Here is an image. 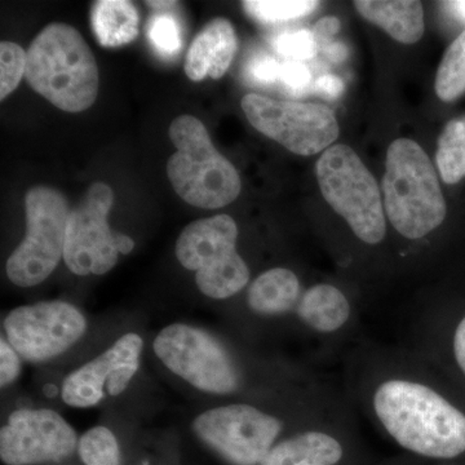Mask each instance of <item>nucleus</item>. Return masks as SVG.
Masks as SVG:
<instances>
[{
	"label": "nucleus",
	"instance_id": "obj_1",
	"mask_svg": "<svg viewBox=\"0 0 465 465\" xmlns=\"http://www.w3.org/2000/svg\"><path fill=\"white\" fill-rule=\"evenodd\" d=\"M376 416L407 451L430 459L465 452V415L420 382L388 381L375 391Z\"/></svg>",
	"mask_w": 465,
	"mask_h": 465
},
{
	"label": "nucleus",
	"instance_id": "obj_2",
	"mask_svg": "<svg viewBox=\"0 0 465 465\" xmlns=\"http://www.w3.org/2000/svg\"><path fill=\"white\" fill-rule=\"evenodd\" d=\"M26 81L64 112L90 109L99 94V66L82 34L66 24H50L26 52Z\"/></svg>",
	"mask_w": 465,
	"mask_h": 465
},
{
	"label": "nucleus",
	"instance_id": "obj_3",
	"mask_svg": "<svg viewBox=\"0 0 465 465\" xmlns=\"http://www.w3.org/2000/svg\"><path fill=\"white\" fill-rule=\"evenodd\" d=\"M382 194L391 224L409 240L430 234L448 213L432 162L414 140L397 139L391 143Z\"/></svg>",
	"mask_w": 465,
	"mask_h": 465
},
{
	"label": "nucleus",
	"instance_id": "obj_4",
	"mask_svg": "<svg viewBox=\"0 0 465 465\" xmlns=\"http://www.w3.org/2000/svg\"><path fill=\"white\" fill-rule=\"evenodd\" d=\"M170 137L177 152L168 159L167 174L179 197L206 210L237 200L242 191L240 174L213 146L200 119L192 115L174 119Z\"/></svg>",
	"mask_w": 465,
	"mask_h": 465
},
{
	"label": "nucleus",
	"instance_id": "obj_5",
	"mask_svg": "<svg viewBox=\"0 0 465 465\" xmlns=\"http://www.w3.org/2000/svg\"><path fill=\"white\" fill-rule=\"evenodd\" d=\"M316 174L324 200L354 234L365 243H381L387 232L381 192L356 152L344 143L324 150Z\"/></svg>",
	"mask_w": 465,
	"mask_h": 465
},
{
	"label": "nucleus",
	"instance_id": "obj_6",
	"mask_svg": "<svg viewBox=\"0 0 465 465\" xmlns=\"http://www.w3.org/2000/svg\"><path fill=\"white\" fill-rule=\"evenodd\" d=\"M238 228L228 215L197 220L186 226L176 242V258L211 299L232 298L247 286L250 269L237 252Z\"/></svg>",
	"mask_w": 465,
	"mask_h": 465
},
{
	"label": "nucleus",
	"instance_id": "obj_7",
	"mask_svg": "<svg viewBox=\"0 0 465 465\" xmlns=\"http://www.w3.org/2000/svg\"><path fill=\"white\" fill-rule=\"evenodd\" d=\"M26 235L7 262L12 283L32 287L42 283L56 269L65 251L70 211L56 189L34 186L25 197Z\"/></svg>",
	"mask_w": 465,
	"mask_h": 465
},
{
	"label": "nucleus",
	"instance_id": "obj_8",
	"mask_svg": "<svg viewBox=\"0 0 465 465\" xmlns=\"http://www.w3.org/2000/svg\"><path fill=\"white\" fill-rule=\"evenodd\" d=\"M155 354L170 371L202 391L231 394L240 387V372L216 338L189 324L164 327L155 338Z\"/></svg>",
	"mask_w": 465,
	"mask_h": 465
},
{
	"label": "nucleus",
	"instance_id": "obj_9",
	"mask_svg": "<svg viewBox=\"0 0 465 465\" xmlns=\"http://www.w3.org/2000/svg\"><path fill=\"white\" fill-rule=\"evenodd\" d=\"M242 109L259 133L299 155H314L331 148L339 137L335 113L321 104L269 99L249 94Z\"/></svg>",
	"mask_w": 465,
	"mask_h": 465
},
{
	"label": "nucleus",
	"instance_id": "obj_10",
	"mask_svg": "<svg viewBox=\"0 0 465 465\" xmlns=\"http://www.w3.org/2000/svg\"><path fill=\"white\" fill-rule=\"evenodd\" d=\"M202 442L232 465H260L275 445L280 419L243 403L216 407L193 421Z\"/></svg>",
	"mask_w": 465,
	"mask_h": 465
},
{
	"label": "nucleus",
	"instance_id": "obj_11",
	"mask_svg": "<svg viewBox=\"0 0 465 465\" xmlns=\"http://www.w3.org/2000/svg\"><path fill=\"white\" fill-rule=\"evenodd\" d=\"M85 330L84 314L60 300L18 307L5 320L7 341L29 362H45L60 356L81 341Z\"/></svg>",
	"mask_w": 465,
	"mask_h": 465
},
{
	"label": "nucleus",
	"instance_id": "obj_12",
	"mask_svg": "<svg viewBox=\"0 0 465 465\" xmlns=\"http://www.w3.org/2000/svg\"><path fill=\"white\" fill-rule=\"evenodd\" d=\"M114 194L104 183H94L67 222L64 260L76 275L108 273L118 262L116 234L108 223Z\"/></svg>",
	"mask_w": 465,
	"mask_h": 465
},
{
	"label": "nucleus",
	"instance_id": "obj_13",
	"mask_svg": "<svg viewBox=\"0 0 465 465\" xmlns=\"http://www.w3.org/2000/svg\"><path fill=\"white\" fill-rule=\"evenodd\" d=\"M78 442L72 425L57 412L21 409L0 430V459L5 465L61 463L74 454Z\"/></svg>",
	"mask_w": 465,
	"mask_h": 465
},
{
	"label": "nucleus",
	"instance_id": "obj_14",
	"mask_svg": "<svg viewBox=\"0 0 465 465\" xmlns=\"http://www.w3.org/2000/svg\"><path fill=\"white\" fill-rule=\"evenodd\" d=\"M142 336L130 332L119 338L101 356L79 367L63 384V400L76 409L96 406L106 391L115 397L127 390L140 366Z\"/></svg>",
	"mask_w": 465,
	"mask_h": 465
},
{
	"label": "nucleus",
	"instance_id": "obj_15",
	"mask_svg": "<svg viewBox=\"0 0 465 465\" xmlns=\"http://www.w3.org/2000/svg\"><path fill=\"white\" fill-rule=\"evenodd\" d=\"M234 27L226 18L217 17L195 36L185 58V73L193 82L220 79L228 72L237 52Z\"/></svg>",
	"mask_w": 465,
	"mask_h": 465
},
{
	"label": "nucleus",
	"instance_id": "obj_16",
	"mask_svg": "<svg viewBox=\"0 0 465 465\" xmlns=\"http://www.w3.org/2000/svg\"><path fill=\"white\" fill-rule=\"evenodd\" d=\"M358 14L381 27L391 38L403 45H414L424 34V11L415 0H358Z\"/></svg>",
	"mask_w": 465,
	"mask_h": 465
},
{
	"label": "nucleus",
	"instance_id": "obj_17",
	"mask_svg": "<svg viewBox=\"0 0 465 465\" xmlns=\"http://www.w3.org/2000/svg\"><path fill=\"white\" fill-rule=\"evenodd\" d=\"M344 449L335 437L309 430L275 443L260 465H338Z\"/></svg>",
	"mask_w": 465,
	"mask_h": 465
},
{
	"label": "nucleus",
	"instance_id": "obj_18",
	"mask_svg": "<svg viewBox=\"0 0 465 465\" xmlns=\"http://www.w3.org/2000/svg\"><path fill=\"white\" fill-rule=\"evenodd\" d=\"M300 292L302 287L298 275L289 269L274 268L253 281L247 293V302L255 313L277 316L299 305Z\"/></svg>",
	"mask_w": 465,
	"mask_h": 465
},
{
	"label": "nucleus",
	"instance_id": "obj_19",
	"mask_svg": "<svg viewBox=\"0 0 465 465\" xmlns=\"http://www.w3.org/2000/svg\"><path fill=\"white\" fill-rule=\"evenodd\" d=\"M298 314L311 329L330 333L341 329L351 316V305L341 290L332 284L321 283L311 287L302 296Z\"/></svg>",
	"mask_w": 465,
	"mask_h": 465
},
{
	"label": "nucleus",
	"instance_id": "obj_20",
	"mask_svg": "<svg viewBox=\"0 0 465 465\" xmlns=\"http://www.w3.org/2000/svg\"><path fill=\"white\" fill-rule=\"evenodd\" d=\"M92 29L105 48L122 47L139 35V11L127 0H100L92 7Z\"/></svg>",
	"mask_w": 465,
	"mask_h": 465
},
{
	"label": "nucleus",
	"instance_id": "obj_21",
	"mask_svg": "<svg viewBox=\"0 0 465 465\" xmlns=\"http://www.w3.org/2000/svg\"><path fill=\"white\" fill-rule=\"evenodd\" d=\"M437 167L446 183H457L465 177V116L452 119L443 128L436 154Z\"/></svg>",
	"mask_w": 465,
	"mask_h": 465
},
{
	"label": "nucleus",
	"instance_id": "obj_22",
	"mask_svg": "<svg viewBox=\"0 0 465 465\" xmlns=\"http://www.w3.org/2000/svg\"><path fill=\"white\" fill-rule=\"evenodd\" d=\"M437 96L451 103L465 92V30L443 54L436 76Z\"/></svg>",
	"mask_w": 465,
	"mask_h": 465
},
{
	"label": "nucleus",
	"instance_id": "obj_23",
	"mask_svg": "<svg viewBox=\"0 0 465 465\" xmlns=\"http://www.w3.org/2000/svg\"><path fill=\"white\" fill-rule=\"evenodd\" d=\"M320 2L309 0H247L243 8L251 17L262 24L296 20L316 11Z\"/></svg>",
	"mask_w": 465,
	"mask_h": 465
},
{
	"label": "nucleus",
	"instance_id": "obj_24",
	"mask_svg": "<svg viewBox=\"0 0 465 465\" xmlns=\"http://www.w3.org/2000/svg\"><path fill=\"white\" fill-rule=\"evenodd\" d=\"M79 458L84 465H121V450L114 433L105 427L87 430L78 442Z\"/></svg>",
	"mask_w": 465,
	"mask_h": 465
},
{
	"label": "nucleus",
	"instance_id": "obj_25",
	"mask_svg": "<svg viewBox=\"0 0 465 465\" xmlns=\"http://www.w3.org/2000/svg\"><path fill=\"white\" fill-rule=\"evenodd\" d=\"M27 54L12 42L0 45V99L9 96L26 74Z\"/></svg>",
	"mask_w": 465,
	"mask_h": 465
},
{
	"label": "nucleus",
	"instance_id": "obj_26",
	"mask_svg": "<svg viewBox=\"0 0 465 465\" xmlns=\"http://www.w3.org/2000/svg\"><path fill=\"white\" fill-rule=\"evenodd\" d=\"M148 39L161 56L173 57L183 48L182 30L170 15H154L148 23Z\"/></svg>",
	"mask_w": 465,
	"mask_h": 465
},
{
	"label": "nucleus",
	"instance_id": "obj_27",
	"mask_svg": "<svg viewBox=\"0 0 465 465\" xmlns=\"http://www.w3.org/2000/svg\"><path fill=\"white\" fill-rule=\"evenodd\" d=\"M275 52L291 61L309 60L316 54V34L311 30H298L281 34L273 39Z\"/></svg>",
	"mask_w": 465,
	"mask_h": 465
},
{
	"label": "nucleus",
	"instance_id": "obj_28",
	"mask_svg": "<svg viewBox=\"0 0 465 465\" xmlns=\"http://www.w3.org/2000/svg\"><path fill=\"white\" fill-rule=\"evenodd\" d=\"M280 82L291 96H304L311 90L312 74L302 61L287 60L282 64Z\"/></svg>",
	"mask_w": 465,
	"mask_h": 465
},
{
	"label": "nucleus",
	"instance_id": "obj_29",
	"mask_svg": "<svg viewBox=\"0 0 465 465\" xmlns=\"http://www.w3.org/2000/svg\"><path fill=\"white\" fill-rule=\"evenodd\" d=\"M282 64L274 57L260 54L251 58L246 66V78L256 84H273L280 81Z\"/></svg>",
	"mask_w": 465,
	"mask_h": 465
},
{
	"label": "nucleus",
	"instance_id": "obj_30",
	"mask_svg": "<svg viewBox=\"0 0 465 465\" xmlns=\"http://www.w3.org/2000/svg\"><path fill=\"white\" fill-rule=\"evenodd\" d=\"M20 370V356L5 339H2L0 341V384H2V388L7 387L11 382L16 381Z\"/></svg>",
	"mask_w": 465,
	"mask_h": 465
},
{
	"label": "nucleus",
	"instance_id": "obj_31",
	"mask_svg": "<svg viewBox=\"0 0 465 465\" xmlns=\"http://www.w3.org/2000/svg\"><path fill=\"white\" fill-rule=\"evenodd\" d=\"M345 90L344 82L339 76L322 75L314 84V91L330 100L338 99Z\"/></svg>",
	"mask_w": 465,
	"mask_h": 465
},
{
	"label": "nucleus",
	"instance_id": "obj_32",
	"mask_svg": "<svg viewBox=\"0 0 465 465\" xmlns=\"http://www.w3.org/2000/svg\"><path fill=\"white\" fill-rule=\"evenodd\" d=\"M341 21L336 17H323L314 26V33L321 38H331L341 32Z\"/></svg>",
	"mask_w": 465,
	"mask_h": 465
},
{
	"label": "nucleus",
	"instance_id": "obj_33",
	"mask_svg": "<svg viewBox=\"0 0 465 465\" xmlns=\"http://www.w3.org/2000/svg\"><path fill=\"white\" fill-rule=\"evenodd\" d=\"M454 353L461 371L465 374V317L459 323L454 336Z\"/></svg>",
	"mask_w": 465,
	"mask_h": 465
},
{
	"label": "nucleus",
	"instance_id": "obj_34",
	"mask_svg": "<svg viewBox=\"0 0 465 465\" xmlns=\"http://www.w3.org/2000/svg\"><path fill=\"white\" fill-rule=\"evenodd\" d=\"M324 54L333 61V63H341L348 56V50L341 43H331L324 48Z\"/></svg>",
	"mask_w": 465,
	"mask_h": 465
},
{
	"label": "nucleus",
	"instance_id": "obj_35",
	"mask_svg": "<svg viewBox=\"0 0 465 465\" xmlns=\"http://www.w3.org/2000/svg\"><path fill=\"white\" fill-rule=\"evenodd\" d=\"M442 7L449 15H451L452 17L458 18L461 23H465V0L443 2Z\"/></svg>",
	"mask_w": 465,
	"mask_h": 465
},
{
	"label": "nucleus",
	"instance_id": "obj_36",
	"mask_svg": "<svg viewBox=\"0 0 465 465\" xmlns=\"http://www.w3.org/2000/svg\"><path fill=\"white\" fill-rule=\"evenodd\" d=\"M116 247H118L119 253L127 255V253L134 250V242L128 235L116 234Z\"/></svg>",
	"mask_w": 465,
	"mask_h": 465
},
{
	"label": "nucleus",
	"instance_id": "obj_37",
	"mask_svg": "<svg viewBox=\"0 0 465 465\" xmlns=\"http://www.w3.org/2000/svg\"><path fill=\"white\" fill-rule=\"evenodd\" d=\"M146 5H152V7L163 8L174 5L176 2H146Z\"/></svg>",
	"mask_w": 465,
	"mask_h": 465
}]
</instances>
